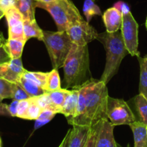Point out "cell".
<instances>
[{
  "label": "cell",
  "instance_id": "cell-29",
  "mask_svg": "<svg viewBox=\"0 0 147 147\" xmlns=\"http://www.w3.org/2000/svg\"><path fill=\"white\" fill-rule=\"evenodd\" d=\"M102 123V120L90 127V134H89L88 138H87V143L84 147H95L96 141H97V136H98L99 132L101 128Z\"/></svg>",
  "mask_w": 147,
  "mask_h": 147
},
{
  "label": "cell",
  "instance_id": "cell-15",
  "mask_svg": "<svg viewBox=\"0 0 147 147\" xmlns=\"http://www.w3.org/2000/svg\"><path fill=\"white\" fill-rule=\"evenodd\" d=\"M16 8L20 12L25 20L35 19V0H16Z\"/></svg>",
  "mask_w": 147,
  "mask_h": 147
},
{
  "label": "cell",
  "instance_id": "cell-14",
  "mask_svg": "<svg viewBox=\"0 0 147 147\" xmlns=\"http://www.w3.org/2000/svg\"><path fill=\"white\" fill-rule=\"evenodd\" d=\"M129 125L134 134V147H147L146 125L136 121Z\"/></svg>",
  "mask_w": 147,
  "mask_h": 147
},
{
  "label": "cell",
  "instance_id": "cell-46",
  "mask_svg": "<svg viewBox=\"0 0 147 147\" xmlns=\"http://www.w3.org/2000/svg\"><path fill=\"white\" fill-rule=\"evenodd\" d=\"M146 132H147V125H146Z\"/></svg>",
  "mask_w": 147,
  "mask_h": 147
},
{
  "label": "cell",
  "instance_id": "cell-6",
  "mask_svg": "<svg viewBox=\"0 0 147 147\" xmlns=\"http://www.w3.org/2000/svg\"><path fill=\"white\" fill-rule=\"evenodd\" d=\"M107 118L115 125H130L136 121L134 113L126 102L109 96L107 98Z\"/></svg>",
  "mask_w": 147,
  "mask_h": 147
},
{
  "label": "cell",
  "instance_id": "cell-22",
  "mask_svg": "<svg viewBox=\"0 0 147 147\" xmlns=\"http://www.w3.org/2000/svg\"><path fill=\"white\" fill-rule=\"evenodd\" d=\"M135 105L138 112L140 121L147 125V99L138 94L135 97Z\"/></svg>",
  "mask_w": 147,
  "mask_h": 147
},
{
  "label": "cell",
  "instance_id": "cell-7",
  "mask_svg": "<svg viewBox=\"0 0 147 147\" xmlns=\"http://www.w3.org/2000/svg\"><path fill=\"white\" fill-rule=\"evenodd\" d=\"M121 34L128 53L132 56H140L138 47V25L131 12L123 15Z\"/></svg>",
  "mask_w": 147,
  "mask_h": 147
},
{
  "label": "cell",
  "instance_id": "cell-10",
  "mask_svg": "<svg viewBox=\"0 0 147 147\" xmlns=\"http://www.w3.org/2000/svg\"><path fill=\"white\" fill-rule=\"evenodd\" d=\"M114 126L107 118L102 120L95 147H119L114 137Z\"/></svg>",
  "mask_w": 147,
  "mask_h": 147
},
{
  "label": "cell",
  "instance_id": "cell-19",
  "mask_svg": "<svg viewBox=\"0 0 147 147\" xmlns=\"http://www.w3.org/2000/svg\"><path fill=\"white\" fill-rule=\"evenodd\" d=\"M137 58L140 65L139 94L147 99V61L141 56Z\"/></svg>",
  "mask_w": 147,
  "mask_h": 147
},
{
  "label": "cell",
  "instance_id": "cell-34",
  "mask_svg": "<svg viewBox=\"0 0 147 147\" xmlns=\"http://www.w3.org/2000/svg\"><path fill=\"white\" fill-rule=\"evenodd\" d=\"M14 7H16V0H0V10L4 13Z\"/></svg>",
  "mask_w": 147,
  "mask_h": 147
},
{
  "label": "cell",
  "instance_id": "cell-28",
  "mask_svg": "<svg viewBox=\"0 0 147 147\" xmlns=\"http://www.w3.org/2000/svg\"><path fill=\"white\" fill-rule=\"evenodd\" d=\"M13 83L0 77V100L12 98Z\"/></svg>",
  "mask_w": 147,
  "mask_h": 147
},
{
  "label": "cell",
  "instance_id": "cell-41",
  "mask_svg": "<svg viewBox=\"0 0 147 147\" xmlns=\"http://www.w3.org/2000/svg\"><path fill=\"white\" fill-rule=\"evenodd\" d=\"M0 147H2V141H1V138H0Z\"/></svg>",
  "mask_w": 147,
  "mask_h": 147
},
{
  "label": "cell",
  "instance_id": "cell-8",
  "mask_svg": "<svg viewBox=\"0 0 147 147\" xmlns=\"http://www.w3.org/2000/svg\"><path fill=\"white\" fill-rule=\"evenodd\" d=\"M66 32L72 43L79 46H87L98 35L97 31L84 20L71 25Z\"/></svg>",
  "mask_w": 147,
  "mask_h": 147
},
{
  "label": "cell",
  "instance_id": "cell-47",
  "mask_svg": "<svg viewBox=\"0 0 147 147\" xmlns=\"http://www.w3.org/2000/svg\"><path fill=\"white\" fill-rule=\"evenodd\" d=\"M93 1H94H94H95V0H93Z\"/></svg>",
  "mask_w": 147,
  "mask_h": 147
},
{
  "label": "cell",
  "instance_id": "cell-23",
  "mask_svg": "<svg viewBox=\"0 0 147 147\" xmlns=\"http://www.w3.org/2000/svg\"><path fill=\"white\" fill-rule=\"evenodd\" d=\"M5 16L7 22L8 28L16 26L24 22V18L22 14L16 8V7L8 9L5 13Z\"/></svg>",
  "mask_w": 147,
  "mask_h": 147
},
{
  "label": "cell",
  "instance_id": "cell-11",
  "mask_svg": "<svg viewBox=\"0 0 147 147\" xmlns=\"http://www.w3.org/2000/svg\"><path fill=\"white\" fill-rule=\"evenodd\" d=\"M90 131V127L87 125H73L70 131L68 147H84Z\"/></svg>",
  "mask_w": 147,
  "mask_h": 147
},
{
  "label": "cell",
  "instance_id": "cell-39",
  "mask_svg": "<svg viewBox=\"0 0 147 147\" xmlns=\"http://www.w3.org/2000/svg\"><path fill=\"white\" fill-rule=\"evenodd\" d=\"M54 1H55V0H40L39 2H44V3H49V2H54Z\"/></svg>",
  "mask_w": 147,
  "mask_h": 147
},
{
  "label": "cell",
  "instance_id": "cell-25",
  "mask_svg": "<svg viewBox=\"0 0 147 147\" xmlns=\"http://www.w3.org/2000/svg\"><path fill=\"white\" fill-rule=\"evenodd\" d=\"M60 89H61V80L59 71L57 69H53L48 74L46 91L52 92Z\"/></svg>",
  "mask_w": 147,
  "mask_h": 147
},
{
  "label": "cell",
  "instance_id": "cell-32",
  "mask_svg": "<svg viewBox=\"0 0 147 147\" xmlns=\"http://www.w3.org/2000/svg\"><path fill=\"white\" fill-rule=\"evenodd\" d=\"M56 113L52 111V110H42L41 113H40V115H39L38 118L36 121H38V122H39V123H46L49 122V121H51V120L56 115Z\"/></svg>",
  "mask_w": 147,
  "mask_h": 147
},
{
  "label": "cell",
  "instance_id": "cell-12",
  "mask_svg": "<svg viewBox=\"0 0 147 147\" xmlns=\"http://www.w3.org/2000/svg\"><path fill=\"white\" fill-rule=\"evenodd\" d=\"M102 20L107 32H117L122 26V14L113 7L107 9L104 12Z\"/></svg>",
  "mask_w": 147,
  "mask_h": 147
},
{
  "label": "cell",
  "instance_id": "cell-44",
  "mask_svg": "<svg viewBox=\"0 0 147 147\" xmlns=\"http://www.w3.org/2000/svg\"><path fill=\"white\" fill-rule=\"evenodd\" d=\"M35 2H39V1H40V0H35Z\"/></svg>",
  "mask_w": 147,
  "mask_h": 147
},
{
  "label": "cell",
  "instance_id": "cell-18",
  "mask_svg": "<svg viewBox=\"0 0 147 147\" xmlns=\"http://www.w3.org/2000/svg\"><path fill=\"white\" fill-rule=\"evenodd\" d=\"M19 84L22 86V88L25 90V92L29 94L30 97H38V96H40L44 93L47 92L44 89L38 85L36 83L33 82L32 81L28 80V79H25L23 76L20 80Z\"/></svg>",
  "mask_w": 147,
  "mask_h": 147
},
{
  "label": "cell",
  "instance_id": "cell-45",
  "mask_svg": "<svg viewBox=\"0 0 147 147\" xmlns=\"http://www.w3.org/2000/svg\"><path fill=\"white\" fill-rule=\"evenodd\" d=\"M2 100H0V103H2Z\"/></svg>",
  "mask_w": 147,
  "mask_h": 147
},
{
  "label": "cell",
  "instance_id": "cell-26",
  "mask_svg": "<svg viewBox=\"0 0 147 147\" xmlns=\"http://www.w3.org/2000/svg\"><path fill=\"white\" fill-rule=\"evenodd\" d=\"M38 104L40 106L42 110H50L57 113H60V110L58 109L52 102L48 92L44 93L38 97H34Z\"/></svg>",
  "mask_w": 147,
  "mask_h": 147
},
{
  "label": "cell",
  "instance_id": "cell-37",
  "mask_svg": "<svg viewBox=\"0 0 147 147\" xmlns=\"http://www.w3.org/2000/svg\"><path fill=\"white\" fill-rule=\"evenodd\" d=\"M70 131L71 129H69L68 131L67 134L65 136V137L63 138V139L62 140L61 143L59 145V147H68V145H69V135H70Z\"/></svg>",
  "mask_w": 147,
  "mask_h": 147
},
{
  "label": "cell",
  "instance_id": "cell-9",
  "mask_svg": "<svg viewBox=\"0 0 147 147\" xmlns=\"http://www.w3.org/2000/svg\"><path fill=\"white\" fill-rule=\"evenodd\" d=\"M26 69L23 67L21 58L12 59L9 63L0 65V75L2 78L15 84H19Z\"/></svg>",
  "mask_w": 147,
  "mask_h": 147
},
{
  "label": "cell",
  "instance_id": "cell-21",
  "mask_svg": "<svg viewBox=\"0 0 147 147\" xmlns=\"http://www.w3.org/2000/svg\"><path fill=\"white\" fill-rule=\"evenodd\" d=\"M49 94L51 100L53 104L57 107L58 109L61 110L62 106H63V102H64L66 97H67L68 94L71 92V90H67V89H60V90H55L52 92H47Z\"/></svg>",
  "mask_w": 147,
  "mask_h": 147
},
{
  "label": "cell",
  "instance_id": "cell-31",
  "mask_svg": "<svg viewBox=\"0 0 147 147\" xmlns=\"http://www.w3.org/2000/svg\"><path fill=\"white\" fill-rule=\"evenodd\" d=\"M30 104V98L19 101L18 105V111H17V117L22 119H25L27 111Z\"/></svg>",
  "mask_w": 147,
  "mask_h": 147
},
{
  "label": "cell",
  "instance_id": "cell-33",
  "mask_svg": "<svg viewBox=\"0 0 147 147\" xmlns=\"http://www.w3.org/2000/svg\"><path fill=\"white\" fill-rule=\"evenodd\" d=\"M11 60H12V59L9 56L6 46H5V44L3 45L0 47V65L9 63Z\"/></svg>",
  "mask_w": 147,
  "mask_h": 147
},
{
  "label": "cell",
  "instance_id": "cell-43",
  "mask_svg": "<svg viewBox=\"0 0 147 147\" xmlns=\"http://www.w3.org/2000/svg\"><path fill=\"white\" fill-rule=\"evenodd\" d=\"M144 59H146V61H147V54L146 55V56H145V57H144Z\"/></svg>",
  "mask_w": 147,
  "mask_h": 147
},
{
  "label": "cell",
  "instance_id": "cell-5",
  "mask_svg": "<svg viewBox=\"0 0 147 147\" xmlns=\"http://www.w3.org/2000/svg\"><path fill=\"white\" fill-rule=\"evenodd\" d=\"M43 41L46 46L54 69L63 67L73 45L66 31L43 30Z\"/></svg>",
  "mask_w": 147,
  "mask_h": 147
},
{
  "label": "cell",
  "instance_id": "cell-3",
  "mask_svg": "<svg viewBox=\"0 0 147 147\" xmlns=\"http://www.w3.org/2000/svg\"><path fill=\"white\" fill-rule=\"evenodd\" d=\"M97 40L101 42L106 51V63L100 81L107 84L118 71L123 59L128 54L121 31L98 33Z\"/></svg>",
  "mask_w": 147,
  "mask_h": 147
},
{
  "label": "cell",
  "instance_id": "cell-27",
  "mask_svg": "<svg viewBox=\"0 0 147 147\" xmlns=\"http://www.w3.org/2000/svg\"><path fill=\"white\" fill-rule=\"evenodd\" d=\"M42 108L38 104L35 97H30V104L27 111L25 120H37L42 112Z\"/></svg>",
  "mask_w": 147,
  "mask_h": 147
},
{
  "label": "cell",
  "instance_id": "cell-36",
  "mask_svg": "<svg viewBox=\"0 0 147 147\" xmlns=\"http://www.w3.org/2000/svg\"><path fill=\"white\" fill-rule=\"evenodd\" d=\"M113 7H115V9H118V10L122 14V15L131 12L128 5H127L126 3H125L124 2H123V1H118V2H117L114 5Z\"/></svg>",
  "mask_w": 147,
  "mask_h": 147
},
{
  "label": "cell",
  "instance_id": "cell-35",
  "mask_svg": "<svg viewBox=\"0 0 147 147\" xmlns=\"http://www.w3.org/2000/svg\"><path fill=\"white\" fill-rule=\"evenodd\" d=\"M19 101L13 100L10 105H7L6 109L7 115L12 117H17V111H18V105Z\"/></svg>",
  "mask_w": 147,
  "mask_h": 147
},
{
  "label": "cell",
  "instance_id": "cell-42",
  "mask_svg": "<svg viewBox=\"0 0 147 147\" xmlns=\"http://www.w3.org/2000/svg\"><path fill=\"white\" fill-rule=\"evenodd\" d=\"M146 29H147V18H146Z\"/></svg>",
  "mask_w": 147,
  "mask_h": 147
},
{
  "label": "cell",
  "instance_id": "cell-2",
  "mask_svg": "<svg viewBox=\"0 0 147 147\" xmlns=\"http://www.w3.org/2000/svg\"><path fill=\"white\" fill-rule=\"evenodd\" d=\"M63 68L65 89H79L91 80L87 45L84 46L72 45Z\"/></svg>",
  "mask_w": 147,
  "mask_h": 147
},
{
  "label": "cell",
  "instance_id": "cell-24",
  "mask_svg": "<svg viewBox=\"0 0 147 147\" xmlns=\"http://www.w3.org/2000/svg\"><path fill=\"white\" fill-rule=\"evenodd\" d=\"M83 12L87 19V22H90L94 15H102L100 7L95 5L93 0H85L83 6Z\"/></svg>",
  "mask_w": 147,
  "mask_h": 147
},
{
  "label": "cell",
  "instance_id": "cell-4",
  "mask_svg": "<svg viewBox=\"0 0 147 147\" xmlns=\"http://www.w3.org/2000/svg\"><path fill=\"white\" fill-rule=\"evenodd\" d=\"M35 7L49 12L60 32L66 31L71 25L84 20L71 0H55L49 3L35 2Z\"/></svg>",
  "mask_w": 147,
  "mask_h": 147
},
{
  "label": "cell",
  "instance_id": "cell-1",
  "mask_svg": "<svg viewBox=\"0 0 147 147\" xmlns=\"http://www.w3.org/2000/svg\"><path fill=\"white\" fill-rule=\"evenodd\" d=\"M85 109L82 118L74 125L92 126L102 120L107 118V84L102 81L91 80L84 84Z\"/></svg>",
  "mask_w": 147,
  "mask_h": 147
},
{
  "label": "cell",
  "instance_id": "cell-20",
  "mask_svg": "<svg viewBox=\"0 0 147 147\" xmlns=\"http://www.w3.org/2000/svg\"><path fill=\"white\" fill-rule=\"evenodd\" d=\"M48 74H49V72L29 71L26 70L24 73L23 77L25 79H28V80H31L33 82L36 83L38 85H39L46 91Z\"/></svg>",
  "mask_w": 147,
  "mask_h": 147
},
{
  "label": "cell",
  "instance_id": "cell-30",
  "mask_svg": "<svg viewBox=\"0 0 147 147\" xmlns=\"http://www.w3.org/2000/svg\"><path fill=\"white\" fill-rule=\"evenodd\" d=\"M30 98L29 94L25 92L22 87V86L19 84H15L13 83V87H12V100L21 101L23 100Z\"/></svg>",
  "mask_w": 147,
  "mask_h": 147
},
{
  "label": "cell",
  "instance_id": "cell-16",
  "mask_svg": "<svg viewBox=\"0 0 147 147\" xmlns=\"http://www.w3.org/2000/svg\"><path fill=\"white\" fill-rule=\"evenodd\" d=\"M24 34L27 40L31 38H36L38 40H43V30L39 27L36 20H24Z\"/></svg>",
  "mask_w": 147,
  "mask_h": 147
},
{
  "label": "cell",
  "instance_id": "cell-38",
  "mask_svg": "<svg viewBox=\"0 0 147 147\" xmlns=\"http://www.w3.org/2000/svg\"><path fill=\"white\" fill-rule=\"evenodd\" d=\"M7 40H5V38H4L3 35H2V33L1 32H0V47L1 46H2L3 45H5V43H6Z\"/></svg>",
  "mask_w": 147,
  "mask_h": 147
},
{
  "label": "cell",
  "instance_id": "cell-48",
  "mask_svg": "<svg viewBox=\"0 0 147 147\" xmlns=\"http://www.w3.org/2000/svg\"><path fill=\"white\" fill-rule=\"evenodd\" d=\"M0 77H1V75H0Z\"/></svg>",
  "mask_w": 147,
  "mask_h": 147
},
{
  "label": "cell",
  "instance_id": "cell-40",
  "mask_svg": "<svg viewBox=\"0 0 147 147\" xmlns=\"http://www.w3.org/2000/svg\"><path fill=\"white\" fill-rule=\"evenodd\" d=\"M4 16H5V13H4L3 12H2V11L0 10V20L2 19V18H3Z\"/></svg>",
  "mask_w": 147,
  "mask_h": 147
},
{
  "label": "cell",
  "instance_id": "cell-13",
  "mask_svg": "<svg viewBox=\"0 0 147 147\" xmlns=\"http://www.w3.org/2000/svg\"><path fill=\"white\" fill-rule=\"evenodd\" d=\"M79 89L71 90V92L66 97L60 113L63 114L67 119L74 117L76 113L78 102Z\"/></svg>",
  "mask_w": 147,
  "mask_h": 147
},
{
  "label": "cell",
  "instance_id": "cell-17",
  "mask_svg": "<svg viewBox=\"0 0 147 147\" xmlns=\"http://www.w3.org/2000/svg\"><path fill=\"white\" fill-rule=\"evenodd\" d=\"M26 42L25 40H17V39H8L7 40L5 46L9 52L11 59H16L21 58L24 46Z\"/></svg>",
  "mask_w": 147,
  "mask_h": 147
}]
</instances>
